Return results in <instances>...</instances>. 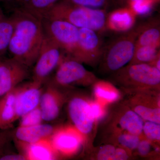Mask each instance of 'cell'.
I'll return each mask as SVG.
<instances>
[{
	"label": "cell",
	"instance_id": "cell-1",
	"mask_svg": "<svg viewBox=\"0 0 160 160\" xmlns=\"http://www.w3.org/2000/svg\"><path fill=\"white\" fill-rule=\"evenodd\" d=\"M11 17L14 31L8 49L12 58L29 67L36 62L44 38L42 20L20 8Z\"/></svg>",
	"mask_w": 160,
	"mask_h": 160
},
{
	"label": "cell",
	"instance_id": "cell-2",
	"mask_svg": "<svg viewBox=\"0 0 160 160\" xmlns=\"http://www.w3.org/2000/svg\"><path fill=\"white\" fill-rule=\"evenodd\" d=\"M108 16L104 9L79 6L61 0L43 18L64 20L78 28L102 32L107 29Z\"/></svg>",
	"mask_w": 160,
	"mask_h": 160
},
{
	"label": "cell",
	"instance_id": "cell-3",
	"mask_svg": "<svg viewBox=\"0 0 160 160\" xmlns=\"http://www.w3.org/2000/svg\"><path fill=\"white\" fill-rule=\"evenodd\" d=\"M138 36L137 27L120 36L103 48L101 58L104 69L108 71H118L133 57Z\"/></svg>",
	"mask_w": 160,
	"mask_h": 160
},
{
	"label": "cell",
	"instance_id": "cell-4",
	"mask_svg": "<svg viewBox=\"0 0 160 160\" xmlns=\"http://www.w3.org/2000/svg\"><path fill=\"white\" fill-rule=\"evenodd\" d=\"M44 34L50 38L70 57L76 47L79 28L64 20L43 18Z\"/></svg>",
	"mask_w": 160,
	"mask_h": 160
},
{
	"label": "cell",
	"instance_id": "cell-5",
	"mask_svg": "<svg viewBox=\"0 0 160 160\" xmlns=\"http://www.w3.org/2000/svg\"><path fill=\"white\" fill-rule=\"evenodd\" d=\"M60 47L44 34L37 60L33 71V81L42 84L58 66L62 59Z\"/></svg>",
	"mask_w": 160,
	"mask_h": 160
},
{
	"label": "cell",
	"instance_id": "cell-6",
	"mask_svg": "<svg viewBox=\"0 0 160 160\" xmlns=\"http://www.w3.org/2000/svg\"><path fill=\"white\" fill-rule=\"evenodd\" d=\"M116 79L125 84L153 87L160 82V70L147 63L130 64L118 70Z\"/></svg>",
	"mask_w": 160,
	"mask_h": 160
},
{
	"label": "cell",
	"instance_id": "cell-7",
	"mask_svg": "<svg viewBox=\"0 0 160 160\" xmlns=\"http://www.w3.org/2000/svg\"><path fill=\"white\" fill-rule=\"evenodd\" d=\"M102 41L96 32L79 28L77 45L70 58L80 63L94 64L100 59L103 48Z\"/></svg>",
	"mask_w": 160,
	"mask_h": 160
},
{
	"label": "cell",
	"instance_id": "cell-8",
	"mask_svg": "<svg viewBox=\"0 0 160 160\" xmlns=\"http://www.w3.org/2000/svg\"><path fill=\"white\" fill-rule=\"evenodd\" d=\"M94 77L86 70L81 63L70 58H62L55 76L54 83L61 86L73 83L89 82Z\"/></svg>",
	"mask_w": 160,
	"mask_h": 160
},
{
	"label": "cell",
	"instance_id": "cell-9",
	"mask_svg": "<svg viewBox=\"0 0 160 160\" xmlns=\"http://www.w3.org/2000/svg\"><path fill=\"white\" fill-rule=\"evenodd\" d=\"M27 76V67L13 58L0 60V98L16 87Z\"/></svg>",
	"mask_w": 160,
	"mask_h": 160
},
{
	"label": "cell",
	"instance_id": "cell-10",
	"mask_svg": "<svg viewBox=\"0 0 160 160\" xmlns=\"http://www.w3.org/2000/svg\"><path fill=\"white\" fill-rule=\"evenodd\" d=\"M42 85L32 81L22 86H17L15 110L17 119L39 105L42 93Z\"/></svg>",
	"mask_w": 160,
	"mask_h": 160
},
{
	"label": "cell",
	"instance_id": "cell-11",
	"mask_svg": "<svg viewBox=\"0 0 160 160\" xmlns=\"http://www.w3.org/2000/svg\"><path fill=\"white\" fill-rule=\"evenodd\" d=\"M68 110L70 118L78 130L84 134L90 132L95 121L90 104L82 98H74L69 102Z\"/></svg>",
	"mask_w": 160,
	"mask_h": 160
},
{
	"label": "cell",
	"instance_id": "cell-12",
	"mask_svg": "<svg viewBox=\"0 0 160 160\" xmlns=\"http://www.w3.org/2000/svg\"><path fill=\"white\" fill-rule=\"evenodd\" d=\"M62 102V94L52 84L42 93L39 103L43 120L47 122L54 120L59 114Z\"/></svg>",
	"mask_w": 160,
	"mask_h": 160
},
{
	"label": "cell",
	"instance_id": "cell-13",
	"mask_svg": "<svg viewBox=\"0 0 160 160\" xmlns=\"http://www.w3.org/2000/svg\"><path fill=\"white\" fill-rule=\"evenodd\" d=\"M54 131V127L49 124L41 123L27 127L19 126L16 131L15 137L20 142L30 144L49 138Z\"/></svg>",
	"mask_w": 160,
	"mask_h": 160
},
{
	"label": "cell",
	"instance_id": "cell-14",
	"mask_svg": "<svg viewBox=\"0 0 160 160\" xmlns=\"http://www.w3.org/2000/svg\"><path fill=\"white\" fill-rule=\"evenodd\" d=\"M21 143L24 151L23 155L26 160H50L56 157L57 152L52 145L49 138L30 144Z\"/></svg>",
	"mask_w": 160,
	"mask_h": 160
},
{
	"label": "cell",
	"instance_id": "cell-15",
	"mask_svg": "<svg viewBox=\"0 0 160 160\" xmlns=\"http://www.w3.org/2000/svg\"><path fill=\"white\" fill-rule=\"evenodd\" d=\"M138 36L135 48L145 46L160 47V26L158 19L148 20L147 22L137 27Z\"/></svg>",
	"mask_w": 160,
	"mask_h": 160
},
{
	"label": "cell",
	"instance_id": "cell-16",
	"mask_svg": "<svg viewBox=\"0 0 160 160\" xmlns=\"http://www.w3.org/2000/svg\"><path fill=\"white\" fill-rule=\"evenodd\" d=\"M136 16L130 7L116 9L108 14L107 29L117 32L129 31L134 25Z\"/></svg>",
	"mask_w": 160,
	"mask_h": 160
},
{
	"label": "cell",
	"instance_id": "cell-17",
	"mask_svg": "<svg viewBox=\"0 0 160 160\" xmlns=\"http://www.w3.org/2000/svg\"><path fill=\"white\" fill-rule=\"evenodd\" d=\"M49 140L57 152L71 153L76 151L80 144L78 136L71 132L65 130H55Z\"/></svg>",
	"mask_w": 160,
	"mask_h": 160
},
{
	"label": "cell",
	"instance_id": "cell-18",
	"mask_svg": "<svg viewBox=\"0 0 160 160\" xmlns=\"http://www.w3.org/2000/svg\"><path fill=\"white\" fill-rule=\"evenodd\" d=\"M16 87L0 98V128L5 129L17 119L16 113Z\"/></svg>",
	"mask_w": 160,
	"mask_h": 160
},
{
	"label": "cell",
	"instance_id": "cell-19",
	"mask_svg": "<svg viewBox=\"0 0 160 160\" xmlns=\"http://www.w3.org/2000/svg\"><path fill=\"white\" fill-rule=\"evenodd\" d=\"M20 8L28 12L40 19L61 0H17Z\"/></svg>",
	"mask_w": 160,
	"mask_h": 160
},
{
	"label": "cell",
	"instance_id": "cell-20",
	"mask_svg": "<svg viewBox=\"0 0 160 160\" xmlns=\"http://www.w3.org/2000/svg\"><path fill=\"white\" fill-rule=\"evenodd\" d=\"M121 127L130 134L138 136L143 131V119L132 110L126 112L120 121Z\"/></svg>",
	"mask_w": 160,
	"mask_h": 160
},
{
	"label": "cell",
	"instance_id": "cell-21",
	"mask_svg": "<svg viewBox=\"0 0 160 160\" xmlns=\"http://www.w3.org/2000/svg\"><path fill=\"white\" fill-rule=\"evenodd\" d=\"M14 31V22L11 17L4 14L0 17V56L8 49Z\"/></svg>",
	"mask_w": 160,
	"mask_h": 160
},
{
	"label": "cell",
	"instance_id": "cell-22",
	"mask_svg": "<svg viewBox=\"0 0 160 160\" xmlns=\"http://www.w3.org/2000/svg\"><path fill=\"white\" fill-rule=\"evenodd\" d=\"M160 47L155 46H145L136 47L132 59L131 64L151 63L160 52Z\"/></svg>",
	"mask_w": 160,
	"mask_h": 160
},
{
	"label": "cell",
	"instance_id": "cell-23",
	"mask_svg": "<svg viewBox=\"0 0 160 160\" xmlns=\"http://www.w3.org/2000/svg\"><path fill=\"white\" fill-rule=\"evenodd\" d=\"M75 5L107 11L119 5L117 0H64Z\"/></svg>",
	"mask_w": 160,
	"mask_h": 160
},
{
	"label": "cell",
	"instance_id": "cell-24",
	"mask_svg": "<svg viewBox=\"0 0 160 160\" xmlns=\"http://www.w3.org/2000/svg\"><path fill=\"white\" fill-rule=\"evenodd\" d=\"M134 111L142 119L160 124L159 108H151L139 105L135 107Z\"/></svg>",
	"mask_w": 160,
	"mask_h": 160
},
{
	"label": "cell",
	"instance_id": "cell-25",
	"mask_svg": "<svg viewBox=\"0 0 160 160\" xmlns=\"http://www.w3.org/2000/svg\"><path fill=\"white\" fill-rule=\"evenodd\" d=\"M21 118L20 126L23 127L38 125L41 124L43 120L39 106L27 112Z\"/></svg>",
	"mask_w": 160,
	"mask_h": 160
},
{
	"label": "cell",
	"instance_id": "cell-26",
	"mask_svg": "<svg viewBox=\"0 0 160 160\" xmlns=\"http://www.w3.org/2000/svg\"><path fill=\"white\" fill-rule=\"evenodd\" d=\"M155 0H137L129 4L130 8L136 15H145L151 10L153 2Z\"/></svg>",
	"mask_w": 160,
	"mask_h": 160
},
{
	"label": "cell",
	"instance_id": "cell-27",
	"mask_svg": "<svg viewBox=\"0 0 160 160\" xmlns=\"http://www.w3.org/2000/svg\"><path fill=\"white\" fill-rule=\"evenodd\" d=\"M143 131L147 137L151 140L160 139V126L159 124L147 121L144 124Z\"/></svg>",
	"mask_w": 160,
	"mask_h": 160
},
{
	"label": "cell",
	"instance_id": "cell-28",
	"mask_svg": "<svg viewBox=\"0 0 160 160\" xmlns=\"http://www.w3.org/2000/svg\"><path fill=\"white\" fill-rule=\"evenodd\" d=\"M118 142L121 145L129 149L137 148L139 139L138 136L132 134H123L118 138Z\"/></svg>",
	"mask_w": 160,
	"mask_h": 160
},
{
	"label": "cell",
	"instance_id": "cell-29",
	"mask_svg": "<svg viewBox=\"0 0 160 160\" xmlns=\"http://www.w3.org/2000/svg\"><path fill=\"white\" fill-rule=\"evenodd\" d=\"M94 92L95 94L99 97L109 101H115L119 97L118 94L117 92L103 89L100 86H98L95 88Z\"/></svg>",
	"mask_w": 160,
	"mask_h": 160
},
{
	"label": "cell",
	"instance_id": "cell-30",
	"mask_svg": "<svg viewBox=\"0 0 160 160\" xmlns=\"http://www.w3.org/2000/svg\"><path fill=\"white\" fill-rule=\"evenodd\" d=\"M114 146L111 145H106L103 146L100 149L98 153V159L100 160L111 159L114 153Z\"/></svg>",
	"mask_w": 160,
	"mask_h": 160
},
{
	"label": "cell",
	"instance_id": "cell-31",
	"mask_svg": "<svg viewBox=\"0 0 160 160\" xmlns=\"http://www.w3.org/2000/svg\"><path fill=\"white\" fill-rule=\"evenodd\" d=\"M137 148L140 154L142 155H146L150 151L151 145L148 141L144 140L139 142Z\"/></svg>",
	"mask_w": 160,
	"mask_h": 160
},
{
	"label": "cell",
	"instance_id": "cell-32",
	"mask_svg": "<svg viewBox=\"0 0 160 160\" xmlns=\"http://www.w3.org/2000/svg\"><path fill=\"white\" fill-rule=\"evenodd\" d=\"M90 106L92 114L95 120L99 119L100 118L102 117V112L98 104L94 103L90 105Z\"/></svg>",
	"mask_w": 160,
	"mask_h": 160
},
{
	"label": "cell",
	"instance_id": "cell-33",
	"mask_svg": "<svg viewBox=\"0 0 160 160\" xmlns=\"http://www.w3.org/2000/svg\"><path fill=\"white\" fill-rule=\"evenodd\" d=\"M128 158V156L126 151L122 149H117L115 150L111 160H124Z\"/></svg>",
	"mask_w": 160,
	"mask_h": 160
},
{
	"label": "cell",
	"instance_id": "cell-34",
	"mask_svg": "<svg viewBox=\"0 0 160 160\" xmlns=\"http://www.w3.org/2000/svg\"><path fill=\"white\" fill-rule=\"evenodd\" d=\"M1 160H26V157L22 154H9L1 155Z\"/></svg>",
	"mask_w": 160,
	"mask_h": 160
},
{
	"label": "cell",
	"instance_id": "cell-35",
	"mask_svg": "<svg viewBox=\"0 0 160 160\" xmlns=\"http://www.w3.org/2000/svg\"><path fill=\"white\" fill-rule=\"evenodd\" d=\"M8 136L6 132H0V154L2 153V149L8 141Z\"/></svg>",
	"mask_w": 160,
	"mask_h": 160
},
{
	"label": "cell",
	"instance_id": "cell-36",
	"mask_svg": "<svg viewBox=\"0 0 160 160\" xmlns=\"http://www.w3.org/2000/svg\"><path fill=\"white\" fill-rule=\"evenodd\" d=\"M119 5H124L125 4H129L132 2L135 1H137V0H117Z\"/></svg>",
	"mask_w": 160,
	"mask_h": 160
},
{
	"label": "cell",
	"instance_id": "cell-37",
	"mask_svg": "<svg viewBox=\"0 0 160 160\" xmlns=\"http://www.w3.org/2000/svg\"><path fill=\"white\" fill-rule=\"evenodd\" d=\"M3 14H3L2 10L1 8H0V17H1L2 16Z\"/></svg>",
	"mask_w": 160,
	"mask_h": 160
},
{
	"label": "cell",
	"instance_id": "cell-38",
	"mask_svg": "<svg viewBox=\"0 0 160 160\" xmlns=\"http://www.w3.org/2000/svg\"><path fill=\"white\" fill-rule=\"evenodd\" d=\"M0 1H2V0H0Z\"/></svg>",
	"mask_w": 160,
	"mask_h": 160
},
{
	"label": "cell",
	"instance_id": "cell-39",
	"mask_svg": "<svg viewBox=\"0 0 160 160\" xmlns=\"http://www.w3.org/2000/svg\"></svg>",
	"mask_w": 160,
	"mask_h": 160
}]
</instances>
